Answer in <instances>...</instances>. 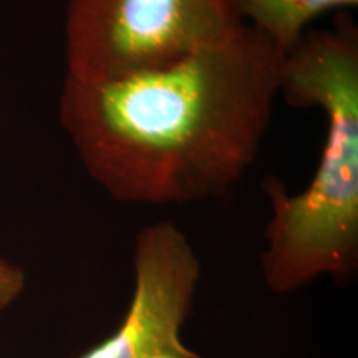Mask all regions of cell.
<instances>
[{
  "mask_svg": "<svg viewBox=\"0 0 358 358\" xmlns=\"http://www.w3.org/2000/svg\"><path fill=\"white\" fill-rule=\"evenodd\" d=\"M284 55L245 25L163 70L100 83L64 80L58 118L90 178L120 203L221 198L257 159Z\"/></svg>",
  "mask_w": 358,
  "mask_h": 358,
  "instance_id": "1",
  "label": "cell"
},
{
  "mask_svg": "<svg viewBox=\"0 0 358 358\" xmlns=\"http://www.w3.org/2000/svg\"><path fill=\"white\" fill-rule=\"evenodd\" d=\"M280 96L320 108L325 138L306 189L264 181L271 219L262 274L274 294H292L322 275L343 280L358 264V27L340 12L330 29H308L284 57Z\"/></svg>",
  "mask_w": 358,
  "mask_h": 358,
  "instance_id": "2",
  "label": "cell"
},
{
  "mask_svg": "<svg viewBox=\"0 0 358 358\" xmlns=\"http://www.w3.org/2000/svg\"><path fill=\"white\" fill-rule=\"evenodd\" d=\"M244 27L236 0H69L65 77L100 83L163 70Z\"/></svg>",
  "mask_w": 358,
  "mask_h": 358,
  "instance_id": "3",
  "label": "cell"
},
{
  "mask_svg": "<svg viewBox=\"0 0 358 358\" xmlns=\"http://www.w3.org/2000/svg\"><path fill=\"white\" fill-rule=\"evenodd\" d=\"M133 267V297L122 325L80 358H203L181 340L201 277L185 232L173 221L143 227Z\"/></svg>",
  "mask_w": 358,
  "mask_h": 358,
  "instance_id": "4",
  "label": "cell"
},
{
  "mask_svg": "<svg viewBox=\"0 0 358 358\" xmlns=\"http://www.w3.org/2000/svg\"><path fill=\"white\" fill-rule=\"evenodd\" d=\"M244 24L264 35L282 55L295 50L310 24L327 12H348L358 0H236Z\"/></svg>",
  "mask_w": 358,
  "mask_h": 358,
  "instance_id": "5",
  "label": "cell"
},
{
  "mask_svg": "<svg viewBox=\"0 0 358 358\" xmlns=\"http://www.w3.org/2000/svg\"><path fill=\"white\" fill-rule=\"evenodd\" d=\"M25 289V274L15 264L0 259V310H6Z\"/></svg>",
  "mask_w": 358,
  "mask_h": 358,
  "instance_id": "6",
  "label": "cell"
}]
</instances>
